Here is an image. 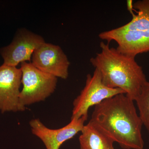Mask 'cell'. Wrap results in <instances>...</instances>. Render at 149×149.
Wrapping results in <instances>:
<instances>
[{"label": "cell", "instance_id": "8fae6325", "mask_svg": "<svg viewBox=\"0 0 149 149\" xmlns=\"http://www.w3.org/2000/svg\"><path fill=\"white\" fill-rule=\"evenodd\" d=\"M139 110V116L143 125L148 133L149 142V82L146 81L141 88V92L135 100Z\"/></svg>", "mask_w": 149, "mask_h": 149}, {"label": "cell", "instance_id": "6da1fadb", "mask_svg": "<svg viewBox=\"0 0 149 149\" xmlns=\"http://www.w3.org/2000/svg\"><path fill=\"white\" fill-rule=\"evenodd\" d=\"M134 101L120 94L95 107L90 121L123 149H143V122Z\"/></svg>", "mask_w": 149, "mask_h": 149}, {"label": "cell", "instance_id": "7a4b0ae2", "mask_svg": "<svg viewBox=\"0 0 149 149\" xmlns=\"http://www.w3.org/2000/svg\"><path fill=\"white\" fill-rule=\"evenodd\" d=\"M101 52L90 59L91 64L100 72L107 87L119 88L135 101L147 81L142 67L135 57L120 53L109 43L100 44Z\"/></svg>", "mask_w": 149, "mask_h": 149}, {"label": "cell", "instance_id": "3957f363", "mask_svg": "<svg viewBox=\"0 0 149 149\" xmlns=\"http://www.w3.org/2000/svg\"><path fill=\"white\" fill-rule=\"evenodd\" d=\"M136 14L127 24L100 33L102 40L117 43L118 51L136 57L149 52V0H139L133 4Z\"/></svg>", "mask_w": 149, "mask_h": 149}, {"label": "cell", "instance_id": "5b68a950", "mask_svg": "<svg viewBox=\"0 0 149 149\" xmlns=\"http://www.w3.org/2000/svg\"><path fill=\"white\" fill-rule=\"evenodd\" d=\"M120 94L125 93L119 88L107 87L103 82L100 72L95 69L93 75H87L85 87L73 102L71 118L77 119L83 116H88V110L91 107Z\"/></svg>", "mask_w": 149, "mask_h": 149}, {"label": "cell", "instance_id": "52a82bcc", "mask_svg": "<svg viewBox=\"0 0 149 149\" xmlns=\"http://www.w3.org/2000/svg\"><path fill=\"white\" fill-rule=\"evenodd\" d=\"M88 116L79 118H71L67 125L58 129L47 128L38 118L30 120L29 125L32 134L39 138L47 149H59L65 141L72 139L78 132H81Z\"/></svg>", "mask_w": 149, "mask_h": 149}, {"label": "cell", "instance_id": "9c48e42d", "mask_svg": "<svg viewBox=\"0 0 149 149\" xmlns=\"http://www.w3.org/2000/svg\"><path fill=\"white\" fill-rule=\"evenodd\" d=\"M22 76L20 68L5 64L0 66V111L3 113L19 111Z\"/></svg>", "mask_w": 149, "mask_h": 149}, {"label": "cell", "instance_id": "7c38bea8", "mask_svg": "<svg viewBox=\"0 0 149 149\" xmlns=\"http://www.w3.org/2000/svg\"><path fill=\"white\" fill-rule=\"evenodd\" d=\"M126 5H127V9L128 11L131 14L132 16L135 14L134 13V11H135V10L133 8V1L132 0H127L126 1Z\"/></svg>", "mask_w": 149, "mask_h": 149}, {"label": "cell", "instance_id": "ba28073f", "mask_svg": "<svg viewBox=\"0 0 149 149\" xmlns=\"http://www.w3.org/2000/svg\"><path fill=\"white\" fill-rule=\"evenodd\" d=\"M45 42L40 35L26 30L21 31L9 45L1 50L3 64L16 67L19 63L30 61L35 50Z\"/></svg>", "mask_w": 149, "mask_h": 149}, {"label": "cell", "instance_id": "30bf717a", "mask_svg": "<svg viewBox=\"0 0 149 149\" xmlns=\"http://www.w3.org/2000/svg\"><path fill=\"white\" fill-rule=\"evenodd\" d=\"M80 149H114V143L91 121L84 125L79 138Z\"/></svg>", "mask_w": 149, "mask_h": 149}, {"label": "cell", "instance_id": "277c9868", "mask_svg": "<svg viewBox=\"0 0 149 149\" xmlns=\"http://www.w3.org/2000/svg\"><path fill=\"white\" fill-rule=\"evenodd\" d=\"M20 69L23 88L19 93L18 111H22L27 106L49 97L55 90L57 77L41 71L31 63H22Z\"/></svg>", "mask_w": 149, "mask_h": 149}, {"label": "cell", "instance_id": "8992f818", "mask_svg": "<svg viewBox=\"0 0 149 149\" xmlns=\"http://www.w3.org/2000/svg\"><path fill=\"white\" fill-rule=\"evenodd\" d=\"M31 63L37 69L56 77L66 79L70 63L61 48L44 43L35 50Z\"/></svg>", "mask_w": 149, "mask_h": 149}]
</instances>
